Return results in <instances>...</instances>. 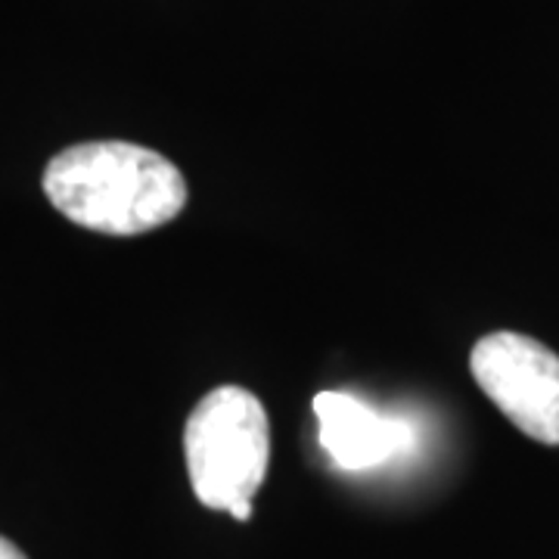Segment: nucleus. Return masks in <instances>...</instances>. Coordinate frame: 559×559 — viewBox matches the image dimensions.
<instances>
[{"instance_id": "obj_1", "label": "nucleus", "mask_w": 559, "mask_h": 559, "mask_svg": "<svg viewBox=\"0 0 559 559\" xmlns=\"http://www.w3.org/2000/svg\"><path fill=\"white\" fill-rule=\"evenodd\" d=\"M44 193L72 224L109 237H138L175 221L187 183L175 162L121 140L79 143L53 156Z\"/></svg>"}, {"instance_id": "obj_2", "label": "nucleus", "mask_w": 559, "mask_h": 559, "mask_svg": "<svg viewBox=\"0 0 559 559\" xmlns=\"http://www.w3.org/2000/svg\"><path fill=\"white\" fill-rule=\"evenodd\" d=\"M183 457L202 507L249 520L271 460V426L261 401L240 385L209 392L187 419Z\"/></svg>"}, {"instance_id": "obj_3", "label": "nucleus", "mask_w": 559, "mask_h": 559, "mask_svg": "<svg viewBox=\"0 0 559 559\" xmlns=\"http://www.w3.org/2000/svg\"><path fill=\"white\" fill-rule=\"evenodd\" d=\"M469 370L522 436L559 444V358L547 345L510 330L488 333L473 345Z\"/></svg>"}, {"instance_id": "obj_4", "label": "nucleus", "mask_w": 559, "mask_h": 559, "mask_svg": "<svg viewBox=\"0 0 559 559\" xmlns=\"http://www.w3.org/2000/svg\"><path fill=\"white\" fill-rule=\"evenodd\" d=\"M314 414L320 419V444L340 469H373L401 448L399 423L345 392H320Z\"/></svg>"}, {"instance_id": "obj_5", "label": "nucleus", "mask_w": 559, "mask_h": 559, "mask_svg": "<svg viewBox=\"0 0 559 559\" xmlns=\"http://www.w3.org/2000/svg\"><path fill=\"white\" fill-rule=\"evenodd\" d=\"M0 559H25V554H22L20 547L13 544V540L0 538Z\"/></svg>"}]
</instances>
